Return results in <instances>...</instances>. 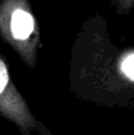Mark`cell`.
<instances>
[{
	"instance_id": "obj_2",
	"label": "cell",
	"mask_w": 134,
	"mask_h": 135,
	"mask_svg": "<svg viewBox=\"0 0 134 135\" xmlns=\"http://www.w3.org/2000/svg\"><path fill=\"white\" fill-rule=\"evenodd\" d=\"M0 116L18 128L21 135H54L33 115L28 103L13 83L8 65L0 55Z\"/></svg>"
},
{
	"instance_id": "obj_4",
	"label": "cell",
	"mask_w": 134,
	"mask_h": 135,
	"mask_svg": "<svg viewBox=\"0 0 134 135\" xmlns=\"http://www.w3.org/2000/svg\"><path fill=\"white\" fill-rule=\"evenodd\" d=\"M119 14H128L134 8V0H109Z\"/></svg>"
},
{
	"instance_id": "obj_1",
	"label": "cell",
	"mask_w": 134,
	"mask_h": 135,
	"mask_svg": "<svg viewBox=\"0 0 134 135\" xmlns=\"http://www.w3.org/2000/svg\"><path fill=\"white\" fill-rule=\"evenodd\" d=\"M0 40L27 68L36 66L42 36L28 0H0Z\"/></svg>"
},
{
	"instance_id": "obj_3",
	"label": "cell",
	"mask_w": 134,
	"mask_h": 135,
	"mask_svg": "<svg viewBox=\"0 0 134 135\" xmlns=\"http://www.w3.org/2000/svg\"><path fill=\"white\" fill-rule=\"evenodd\" d=\"M118 70L126 83L134 89V49H128L121 54L118 61Z\"/></svg>"
}]
</instances>
